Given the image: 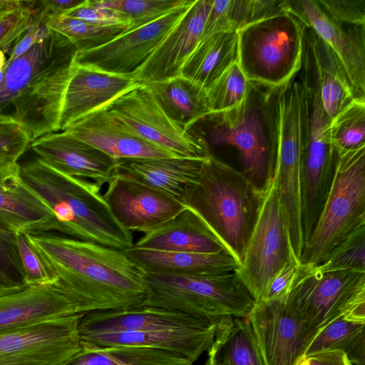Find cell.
Segmentation results:
<instances>
[{"label":"cell","mask_w":365,"mask_h":365,"mask_svg":"<svg viewBox=\"0 0 365 365\" xmlns=\"http://www.w3.org/2000/svg\"><path fill=\"white\" fill-rule=\"evenodd\" d=\"M29 242L77 314L142 305L143 271L123 252L57 232L27 233Z\"/></svg>","instance_id":"1"},{"label":"cell","mask_w":365,"mask_h":365,"mask_svg":"<svg viewBox=\"0 0 365 365\" xmlns=\"http://www.w3.org/2000/svg\"><path fill=\"white\" fill-rule=\"evenodd\" d=\"M20 171L51 208L55 232L120 250L133 246L132 232L115 220L92 180L59 172L38 157L20 165Z\"/></svg>","instance_id":"2"},{"label":"cell","mask_w":365,"mask_h":365,"mask_svg":"<svg viewBox=\"0 0 365 365\" xmlns=\"http://www.w3.org/2000/svg\"><path fill=\"white\" fill-rule=\"evenodd\" d=\"M263 189L210 155L185 205L192 209L236 259L242 261L257 220Z\"/></svg>","instance_id":"3"},{"label":"cell","mask_w":365,"mask_h":365,"mask_svg":"<svg viewBox=\"0 0 365 365\" xmlns=\"http://www.w3.org/2000/svg\"><path fill=\"white\" fill-rule=\"evenodd\" d=\"M141 306L181 312L217 327L228 317L247 318L255 302L235 271L175 275L143 271Z\"/></svg>","instance_id":"4"},{"label":"cell","mask_w":365,"mask_h":365,"mask_svg":"<svg viewBox=\"0 0 365 365\" xmlns=\"http://www.w3.org/2000/svg\"><path fill=\"white\" fill-rule=\"evenodd\" d=\"M274 88L249 81L241 103L212 113L210 141L215 146L232 145L239 152L242 172L262 189L274 174L275 125L271 102Z\"/></svg>","instance_id":"5"},{"label":"cell","mask_w":365,"mask_h":365,"mask_svg":"<svg viewBox=\"0 0 365 365\" xmlns=\"http://www.w3.org/2000/svg\"><path fill=\"white\" fill-rule=\"evenodd\" d=\"M284 304L314 338L339 319L365 323V271L299 263Z\"/></svg>","instance_id":"6"},{"label":"cell","mask_w":365,"mask_h":365,"mask_svg":"<svg viewBox=\"0 0 365 365\" xmlns=\"http://www.w3.org/2000/svg\"><path fill=\"white\" fill-rule=\"evenodd\" d=\"M336 150L331 186L299 258L304 265L322 264L337 245L365 226V145Z\"/></svg>","instance_id":"7"},{"label":"cell","mask_w":365,"mask_h":365,"mask_svg":"<svg viewBox=\"0 0 365 365\" xmlns=\"http://www.w3.org/2000/svg\"><path fill=\"white\" fill-rule=\"evenodd\" d=\"M306 26L287 9L237 32L238 60L249 81L276 88L302 67Z\"/></svg>","instance_id":"8"},{"label":"cell","mask_w":365,"mask_h":365,"mask_svg":"<svg viewBox=\"0 0 365 365\" xmlns=\"http://www.w3.org/2000/svg\"><path fill=\"white\" fill-rule=\"evenodd\" d=\"M76 46L61 35L9 106L12 116L31 140L60 131V120L66 87L75 66Z\"/></svg>","instance_id":"9"},{"label":"cell","mask_w":365,"mask_h":365,"mask_svg":"<svg viewBox=\"0 0 365 365\" xmlns=\"http://www.w3.org/2000/svg\"><path fill=\"white\" fill-rule=\"evenodd\" d=\"M262 189L259 215L242 261L235 270L255 303L261 300L279 269L289 260L298 259L291 245L274 170Z\"/></svg>","instance_id":"10"},{"label":"cell","mask_w":365,"mask_h":365,"mask_svg":"<svg viewBox=\"0 0 365 365\" xmlns=\"http://www.w3.org/2000/svg\"><path fill=\"white\" fill-rule=\"evenodd\" d=\"M106 108L132 133L178 157L206 158L211 155L206 140L173 121L144 83L134 86Z\"/></svg>","instance_id":"11"},{"label":"cell","mask_w":365,"mask_h":365,"mask_svg":"<svg viewBox=\"0 0 365 365\" xmlns=\"http://www.w3.org/2000/svg\"><path fill=\"white\" fill-rule=\"evenodd\" d=\"M81 316L49 319L0 333V365H64L82 350Z\"/></svg>","instance_id":"12"},{"label":"cell","mask_w":365,"mask_h":365,"mask_svg":"<svg viewBox=\"0 0 365 365\" xmlns=\"http://www.w3.org/2000/svg\"><path fill=\"white\" fill-rule=\"evenodd\" d=\"M193 1L190 0L148 24L128 31L101 47L77 53L76 63L110 73L135 76Z\"/></svg>","instance_id":"13"},{"label":"cell","mask_w":365,"mask_h":365,"mask_svg":"<svg viewBox=\"0 0 365 365\" xmlns=\"http://www.w3.org/2000/svg\"><path fill=\"white\" fill-rule=\"evenodd\" d=\"M247 319L264 365H298L314 339L282 302L255 303Z\"/></svg>","instance_id":"14"},{"label":"cell","mask_w":365,"mask_h":365,"mask_svg":"<svg viewBox=\"0 0 365 365\" xmlns=\"http://www.w3.org/2000/svg\"><path fill=\"white\" fill-rule=\"evenodd\" d=\"M284 7L331 47L345 69L355 99L365 101V25L334 21L317 0H284Z\"/></svg>","instance_id":"15"},{"label":"cell","mask_w":365,"mask_h":365,"mask_svg":"<svg viewBox=\"0 0 365 365\" xmlns=\"http://www.w3.org/2000/svg\"><path fill=\"white\" fill-rule=\"evenodd\" d=\"M103 197L113 217L130 232L146 234L168 222L186 206L136 180L115 175Z\"/></svg>","instance_id":"16"},{"label":"cell","mask_w":365,"mask_h":365,"mask_svg":"<svg viewBox=\"0 0 365 365\" xmlns=\"http://www.w3.org/2000/svg\"><path fill=\"white\" fill-rule=\"evenodd\" d=\"M213 0H194L183 17L135 74L140 83L180 76L185 61L201 40Z\"/></svg>","instance_id":"17"},{"label":"cell","mask_w":365,"mask_h":365,"mask_svg":"<svg viewBox=\"0 0 365 365\" xmlns=\"http://www.w3.org/2000/svg\"><path fill=\"white\" fill-rule=\"evenodd\" d=\"M30 148L53 168L64 174L93 180L102 187L114 177L118 160L65 132L44 135Z\"/></svg>","instance_id":"18"},{"label":"cell","mask_w":365,"mask_h":365,"mask_svg":"<svg viewBox=\"0 0 365 365\" xmlns=\"http://www.w3.org/2000/svg\"><path fill=\"white\" fill-rule=\"evenodd\" d=\"M302 66V78L316 90L331 119L356 100L336 54L313 29L307 26L303 38Z\"/></svg>","instance_id":"19"},{"label":"cell","mask_w":365,"mask_h":365,"mask_svg":"<svg viewBox=\"0 0 365 365\" xmlns=\"http://www.w3.org/2000/svg\"><path fill=\"white\" fill-rule=\"evenodd\" d=\"M135 76L107 73L76 63L63 102L60 131L139 84Z\"/></svg>","instance_id":"20"},{"label":"cell","mask_w":365,"mask_h":365,"mask_svg":"<svg viewBox=\"0 0 365 365\" xmlns=\"http://www.w3.org/2000/svg\"><path fill=\"white\" fill-rule=\"evenodd\" d=\"M217 327L181 312L140 306L124 310L81 314L79 334L135 331L143 332L197 331Z\"/></svg>","instance_id":"21"},{"label":"cell","mask_w":365,"mask_h":365,"mask_svg":"<svg viewBox=\"0 0 365 365\" xmlns=\"http://www.w3.org/2000/svg\"><path fill=\"white\" fill-rule=\"evenodd\" d=\"M63 132L117 160L178 157L132 133L106 108L89 113Z\"/></svg>","instance_id":"22"},{"label":"cell","mask_w":365,"mask_h":365,"mask_svg":"<svg viewBox=\"0 0 365 365\" xmlns=\"http://www.w3.org/2000/svg\"><path fill=\"white\" fill-rule=\"evenodd\" d=\"M0 222L16 232L56 230L51 208L24 180L19 163L0 166Z\"/></svg>","instance_id":"23"},{"label":"cell","mask_w":365,"mask_h":365,"mask_svg":"<svg viewBox=\"0 0 365 365\" xmlns=\"http://www.w3.org/2000/svg\"><path fill=\"white\" fill-rule=\"evenodd\" d=\"M206 158L121 159L118 160L115 175L143 183L185 205L189 192L198 181Z\"/></svg>","instance_id":"24"},{"label":"cell","mask_w":365,"mask_h":365,"mask_svg":"<svg viewBox=\"0 0 365 365\" xmlns=\"http://www.w3.org/2000/svg\"><path fill=\"white\" fill-rule=\"evenodd\" d=\"M72 314H77L58 282L0 294V333Z\"/></svg>","instance_id":"25"},{"label":"cell","mask_w":365,"mask_h":365,"mask_svg":"<svg viewBox=\"0 0 365 365\" xmlns=\"http://www.w3.org/2000/svg\"><path fill=\"white\" fill-rule=\"evenodd\" d=\"M134 246L165 252H229L205 221L187 206L168 222L144 234Z\"/></svg>","instance_id":"26"},{"label":"cell","mask_w":365,"mask_h":365,"mask_svg":"<svg viewBox=\"0 0 365 365\" xmlns=\"http://www.w3.org/2000/svg\"><path fill=\"white\" fill-rule=\"evenodd\" d=\"M217 327L197 331L143 332L121 331L80 334L82 343L96 346L118 345L143 346L182 354L195 363L212 349Z\"/></svg>","instance_id":"27"},{"label":"cell","mask_w":365,"mask_h":365,"mask_svg":"<svg viewBox=\"0 0 365 365\" xmlns=\"http://www.w3.org/2000/svg\"><path fill=\"white\" fill-rule=\"evenodd\" d=\"M124 253L143 271L175 275H216L237 269L238 262L229 252L200 254L165 252L133 246Z\"/></svg>","instance_id":"28"},{"label":"cell","mask_w":365,"mask_h":365,"mask_svg":"<svg viewBox=\"0 0 365 365\" xmlns=\"http://www.w3.org/2000/svg\"><path fill=\"white\" fill-rule=\"evenodd\" d=\"M144 84L165 113L186 131L212 113L206 90L182 76Z\"/></svg>","instance_id":"29"},{"label":"cell","mask_w":365,"mask_h":365,"mask_svg":"<svg viewBox=\"0 0 365 365\" xmlns=\"http://www.w3.org/2000/svg\"><path fill=\"white\" fill-rule=\"evenodd\" d=\"M237 60V32H218L199 42L183 65L180 76L207 90Z\"/></svg>","instance_id":"30"},{"label":"cell","mask_w":365,"mask_h":365,"mask_svg":"<svg viewBox=\"0 0 365 365\" xmlns=\"http://www.w3.org/2000/svg\"><path fill=\"white\" fill-rule=\"evenodd\" d=\"M209 354L224 365H264L247 318L226 319Z\"/></svg>","instance_id":"31"},{"label":"cell","mask_w":365,"mask_h":365,"mask_svg":"<svg viewBox=\"0 0 365 365\" xmlns=\"http://www.w3.org/2000/svg\"><path fill=\"white\" fill-rule=\"evenodd\" d=\"M46 26L69 40L77 53L98 48L128 31L129 26H103L63 14L44 18Z\"/></svg>","instance_id":"32"},{"label":"cell","mask_w":365,"mask_h":365,"mask_svg":"<svg viewBox=\"0 0 365 365\" xmlns=\"http://www.w3.org/2000/svg\"><path fill=\"white\" fill-rule=\"evenodd\" d=\"M365 323L339 319L322 330L307 347L304 356L327 350L346 353L352 365H365Z\"/></svg>","instance_id":"33"},{"label":"cell","mask_w":365,"mask_h":365,"mask_svg":"<svg viewBox=\"0 0 365 365\" xmlns=\"http://www.w3.org/2000/svg\"><path fill=\"white\" fill-rule=\"evenodd\" d=\"M59 36L51 30L45 38L4 66L0 84V113H4L13 99L22 91L40 63L49 53Z\"/></svg>","instance_id":"34"},{"label":"cell","mask_w":365,"mask_h":365,"mask_svg":"<svg viewBox=\"0 0 365 365\" xmlns=\"http://www.w3.org/2000/svg\"><path fill=\"white\" fill-rule=\"evenodd\" d=\"M190 0H98L93 4L114 10L130 23V30L148 24L171 11L189 3Z\"/></svg>","instance_id":"35"},{"label":"cell","mask_w":365,"mask_h":365,"mask_svg":"<svg viewBox=\"0 0 365 365\" xmlns=\"http://www.w3.org/2000/svg\"><path fill=\"white\" fill-rule=\"evenodd\" d=\"M330 135L336 149L349 150L365 145V101L354 100L330 123Z\"/></svg>","instance_id":"36"},{"label":"cell","mask_w":365,"mask_h":365,"mask_svg":"<svg viewBox=\"0 0 365 365\" xmlns=\"http://www.w3.org/2000/svg\"><path fill=\"white\" fill-rule=\"evenodd\" d=\"M248 84L249 81L237 62L229 66L206 90L212 113L228 110L241 103Z\"/></svg>","instance_id":"37"},{"label":"cell","mask_w":365,"mask_h":365,"mask_svg":"<svg viewBox=\"0 0 365 365\" xmlns=\"http://www.w3.org/2000/svg\"><path fill=\"white\" fill-rule=\"evenodd\" d=\"M26 286L17 232L0 222V294L15 292Z\"/></svg>","instance_id":"38"},{"label":"cell","mask_w":365,"mask_h":365,"mask_svg":"<svg viewBox=\"0 0 365 365\" xmlns=\"http://www.w3.org/2000/svg\"><path fill=\"white\" fill-rule=\"evenodd\" d=\"M284 10V0H226L229 27L230 31L237 32Z\"/></svg>","instance_id":"39"},{"label":"cell","mask_w":365,"mask_h":365,"mask_svg":"<svg viewBox=\"0 0 365 365\" xmlns=\"http://www.w3.org/2000/svg\"><path fill=\"white\" fill-rule=\"evenodd\" d=\"M317 267L323 270L365 271V226L348 235Z\"/></svg>","instance_id":"40"},{"label":"cell","mask_w":365,"mask_h":365,"mask_svg":"<svg viewBox=\"0 0 365 365\" xmlns=\"http://www.w3.org/2000/svg\"><path fill=\"white\" fill-rule=\"evenodd\" d=\"M32 140L12 116L0 113V166L18 163Z\"/></svg>","instance_id":"41"},{"label":"cell","mask_w":365,"mask_h":365,"mask_svg":"<svg viewBox=\"0 0 365 365\" xmlns=\"http://www.w3.org/2000/svg\"><path fill=\"white\" fill-rule=\"evenodd\" d=\"M17 244L26 286H45L58 282L56 277L29 242L26 232H17Z\"/></svg>","instance_id":"42"},{"label":"cell","mask_w":365,"mask_h":365,"mask_svg":"<svg viewBox=\"0 0 365 365\" xmlns=\"http://www.w3.org/2000/svg\"><path fill=\"white\" fill-rule=\"evenodd\" d=\"M36 1H27L0 19V49L6 53L29 26Z\"/></svg>","instance_id":"43"},{"label":"cell","mask_w":365,"mask_h":365,"mask_svg":"<svg viewBox=\"0 0 365 365\" xmlns=\"http://www.w3.org/2000/svg\"><path fill=\"white\" fill-rule=\"evenodd\" d=\"M334 21L349 26L365 25V0H317Z\"/></svg>","instance_id":"44"},{"label":"cell","mask_w":365,"mask_h":365,"mask_svg":"<svg viewBox=\"0 0 365 365\" xmlns=\"http://www.w3.org/2000/svg\"><path fill=\"white\" fill-rule=\"evenodd\" d=\"M63 15L103 26L130 27V23L122 14L112 9L97 6L91 0H86L83 4Z\"/></svg>","instance_id":"45"},{"label":"cell","mask_w":365,"mask_h":365,"mask_svg":"<svg viewBox=\"0 0 365 365\" xmlns=\"http://www.w3.org/2000/svg\"><path fill=\"white\" fill-rule=\"evenodd\" d=\"M299 263L298 259L287 262L272 279L259 302H285Z\"/></svg>","instance_id":"46"},{"label":"cell","mask_w":365,"mask_h":365,"mask_svg":"<svg viewBox=\"0 0 365 365\" xmlns=\"http://www.w3.org/2000/svg\"><path fill=\"white\" fill-rule=\"evenodd\" d=\"M85 1L86 0H41L36 9L45 18L51 14H65Z\"/></svg>","instance_id":"47"},{"label":"cell","mask_w":365,"mask_h":365,"mask_svg":"<svg viewBox=\"0 0 365 365\" xmlns=\"http://www.w3.org/2000/svg\"><path fill=\"white\" fill-rule=\"evenodd\" d=\"M310 365H352L345 352L340 350H327L309 356Z\"/></svg>","instance_id":"48"},{"label":"cell","mask_w":365,"mask_h":365,"mask_svg":"<svg viewBox=\"0 0 365 365\" xmlns=\"http://www.w3.org/2000/svg\"><path fill=\"white\" fill-rule=\"evenodd\" d=\"M23 2L18 0H0V19L8 13L19 7Z\"/></svg>","instance_id":"49"},{"label":"cell","mask_w":365,"mask_h":365,"mask_svg":"<svg viewBox=\"0 0 365 365\" xmlns=\"http://www.w3.org/2000/svg\"><path fill=\"white\" fill-rule=\"evenodd\" d=\"M205 365H224L222 363L217 360L212 354H207V359Z\"/></svg>","instance_id":"50"},{"label":"cell","mask_w":365,"mask_h":365,"mask_svg":"<svg viewBox=\"0 0 365 365\" xmlns=\"http://www.w3.org/2000/svg\"><path fill=\"white\" fill-rule=\"evenodd\" d=\"M7 58H6L5 53L0 49V71L5 66Z\"/></svg>","instance_id":"51"},{"label":"cell","mask_w":365,"mask_h":365,"mask_svg":"<svg viewBox=\"0 0 365 365\" xmlns=\"http://www.w3.org/2000/svg\"><path fill=\"white\" fill-rule=\"evenodd\" d=\"M298 365H310L309 359L306 356L303 357L299 362Z\"/></svg>","instance_id":"52"},{"label":"cell","mask_w":365,"mask_h":365,"mask_svg":"<svg viewBox=\"0 0 365 365\" xmlns=\"http://www.w3.org/2000/svg\"><path fill=\"white\" fill-rule=\"evenodd\" d=\"M4 73H5V68L4 67V68L0 71V84L1 83V82L3 81V78L4 76Z\"/></svg>","instance_id":"53"}]
</instances>
